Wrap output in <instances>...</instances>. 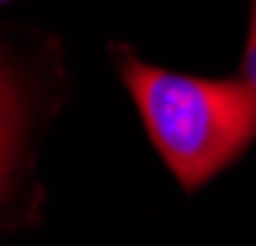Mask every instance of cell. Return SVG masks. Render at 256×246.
Wrapping results in <instances>:
<instances>
[{
    "instance_id": "cell-1",
    "label": "cell",
    "mask_w": 256,
    "mask_h": 246,
    "mask_svg": "<svg viewBox=\"0 0 256 246\" xmlns=\"http://www.w3.org/2000/svg\"><path fill=\"white\" fill-rule=\"evenodd\" d=\"M122 80L184 191L208 184L256 142V94L239 77H194L125 56Z\"/></svg>"
},
{
    "instance_id": "cell-2",
    "label": "cell",
    "mask_w": 256,
    "mask_h": 246,
    "mask_svg": "<svg viewBox=\"0 0 256 246\" xmlns=\"http://www.w3.org/2000/svg\"><path fill=\"white\" fill-rule=\"evenodd\" d=\"M239 80L256 94V0L250 4V32H246V49H242V63H239Z\"/></svg>"
}]
</instances>
